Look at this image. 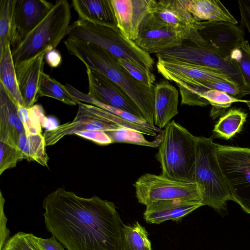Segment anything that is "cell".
<instances>
[{
  "label": "cell",
  "mask_w": 250,
  "mask_h": 250,
  "mask_svg": "<svg viewBox=\"0 0 250 250\" xmlns=\"http://www.w3.org/2000/svg\"><path fill=\"white\" fill-rule=\"evenodd\" d=\"M186 40L192 41L188 33L173 28L165 27L140 30L134 42L144 51L149 54H156L179 46Z\"/></svg>",
  "instance_id": "obj_18"
},
{
  "label": "cell",
  "mask_w": 250,
  "mask_h": 250,
  "mask_svg": "<svg viewBox=\"0 0 250 250\" xmlns=\"http://www.w3.org/2000/svg\"><path fill=\"white\" fill-rule=\"evenodd\" d=\"M38 96L52 98L71 105L78 104L80 102L71 94L66 86L44 72L41 78Z\"/></svg>",
  "instance_id": "obj_27"
},
{
  "label": "cell",
  "mask_w": 250,
  "mask_h": 250,
  "mask_svg": "<svg viewBox=\"0 0 250 250\" xmlns=\"http://www.w3.org/2000/svg\"><path fill=\"white\" fill-rule=\"evenodd\" d=\"M0 114V142L19 148V137L26 130L18 116V104L1 83Z\"/></svg>",
  "instance_id": "obj_19"
},
{
  "label": "cell",
  "mask_w": 250,
  "mask_h": 250,
  "mask_svg": "<svg viewBox=\"0 0 250 250\" xmlns=\"http://www.w3.org/2000/svg\"><path fill=\"white\" fill-rule=\"evenodd\" d=\"M66 36L98 45L117 59L126 60L143 70L151 71L154 63L149 53L125 37L117 27L78 19L70 25Z\"/></svg>",
  "instance_id": "obj_5"
},
{
  "label": "cell",
  "mask_w": 250,
  "mask_h": 250,
  "mask_svg": "<svg viewBox=\"0 0 250 250\" xmlns=\"http://www.w3.org/2000/svg\"><path fill=\"white\" fill-rule=\"evenodd\" d=\"M246 104L250 110V101L249 102H248Z\"/></svg>",
  "instance_id": "obj_42"
},
{
  "label": "cell",
  "mask_w": 250,
  "mask_h": 250,
  "mask_svg": "<svg viewBox=\"0 0 250 250\" xmlns=\"http://www.w3.org/2000/svg\"><path fill=\"white\" fill-rule=\"evenodd\" d=\"M83 138L90 140L101 145H107L113 143L111 138L102 131H83L75 133Z\"/></svg>",
  "instance_id": "obj_37"
},
{
  "label": "cell",
  "mask_w": 250,
  "mask_h": 250,
  "mask_svg": "<svg viewBox=\"0 0 250 250\" xmlns=\"http://www.w3.org/2000/svg\"><path fill=\"white\" fill-rule=\"evenodd\" d=\"M164 132L159 134L156 139L152 141L146 140L142 133L128 128H120L116 130L105 133L111 138L113 143H127L157 147H159L162 143Z\"/></svg>",
  "instance_id": "obj_29"
},
{
  "label": "cell",
  "mask_w": 250,
  "mask_h": 250,
  "mask_svg": "<svg viewBox=\"0 0 250 250\" xmlns=\"http://www.w3.org/2000/svg\"><path fill=\"white\" fill-rule=\"evenodd\" d=\"M53 5L45 0H13L10 46L36 27Z\"/></svg>",
  "instance_id": "obj_15"
},
{
  "label": "cell",
  "mask_w": 250,
  "mask_h": 250,
  "mask_svg": "<svg viewBox=\"0 0 250 250\" xmlns=\"http://www.w3.org/2000/svg\"><path fill=\"white\" fill-rule=\"evenodd\" d=\"M42 53L15 67L17 83L23 106L32 107L39 98L41 78L43 72L44 56Z\"/></svg>",
  "instance_id": "obj_17"
},
{
  "label": "cell",
  "mask_w": 250,
  "mask_h": 250,
  "mask_svg": "<svg viewBox=\"0 0 250 250\" xmlns=\"http://www.w3.org/2000/svg\"><path fill=\"white\" fill-rule=\"evenodd\" d=\"M18 114L28 134L41 133L42 125L40 121L43 122L45 118L42 106L36 104L28 108L18 105Z\"/></svg>",
  "instance_id": "obj_31"
},
{
  "label": "cell",
  "mask_w": 250,
  "mask_h": 250,
  "mask_svg": "<svg viewBox=\"0 0 250 250\" xmlns=\"http://www.w3.org/2000/svg\"><path fill=\"white\" fill-rule=\"evenodd\" d=\"M216 144L211 137L196 136L195 183L203 206L221 211L232 199L218 161Z\"/></svg>",
  "instance_id": "obj_6"
},
{
  "label": "cell",
  "mask_w": 250,
  "mask_h": 250,
  "mask_svg": "<svg viewBox=\"0 0 250 250\" xmlns=\"http://www.w3.org/2000/svg\"><path fill=\"white\" fill-rule=\"evenodd\" d=\"M134 186L138 202L145 206L159 201L175 199L202 202L195 183L176 181L161 174L145 173L137 179Z\"/></svg>",
  "instance_id": "obj_9"
},
{
  "label": "cell",
  "mask_w": 250,
  "mask_h": 250,
  "mask_svg": "<svg viewBox=\"0 0 250 250\" xmlns=\"http://www.w3.org/2000/svg\"><path fill=\"white\" fill-rule=\"evenodd\" d=\"M37 240L43 250H64L62 245L53 236L48 238L37 237Z\"/></svg>",
  "instance_id": "obj_40"
},
{
  "label": "cell",
  "mask_w": 250,
  "mask_h": 250,
  "mask_svg": "<svg viewBox=\"0 0 250 250\" xmlns=\"http://www.w3.org/2000/svg\"><path fill=\"white\" fill-rule=\"evenodd\" d=\"M44 60L47 63L53 68L58 67L62 62L61 54L56 49L48 51L45 54Z\"/></svg>",
  "instance_id": "obj_41"
},
{
  "label": "cell",
  "mask_w": 250,
  "mask_h": 250,
  "mask_svg": "<svg viewBox=\"0 0 250 250\" xmlns=\"http://www.w3.org/2000/svg\"><path fill=\"white\" fill-rule=\"evenodd\" d=\"M155 54L157 59L190 63L212 68L228 75L239 86L250 94L237 68L230 62L209 49L190 42Z\"/></svg>",
  "instance_id": "obj_11"
},
{
  "label": "cell",
  "mask_w": 250,
  "mask_h": 250,
  "mask_svg": "<svg viewBox=\"0 0 250 250\" xmlns=\"http://www.w3.org/2000/svg\"><path fill=\"white\" fill-rule=\"evenodd\" d=\"M155 0H111L117 27L128 39L138 37L141 23L153 11Z\"/></svg>",
  "instance_id": "obj_16"
},
{
  "label": "cell",
  "mask_w": 250,
  "mask_h": 250,
  "mask_svg": "<svg viewBox=\"0 0 250 250\" xmlns=\"http://www.w3.org/2000/svg\"><path fill=\"white\" fill-rule=\"evenodd\" d=\"M154 123L162 129L178 113L179 92L175 86L163 80L154 85Z\"/></svg>",
  "instance_id": "obj_21"
},
{
  "label": "cell",
  "mask_w": 250,
  "mask_h": 250,
  "mask_svg": "<svg viewBox=\"0 0 250 250\" xmlns=\"http://www.w3.org/2000/svg\"><path fill=\"white\" fill-rule=\"evenodd\" d=\"M247 114L240 108H232L223 114L214 125V137L229 140L240 132L246 121Z\"/></svg>",
  "instance_id": "obj_26"
},
{
  "label": "cell",
  "mask_w": 250,
  "mask_h": 250,
  "mask_svg": "<svg viewBox=\"0 0 250 250\" xmlns=\"http://www.w3.org/2000/svg\"><path fill=\"white\" fill-rule=\"evenodd\" d=\"M70 54L82 62L86 67L118 84L136 104L147 123L155 126L154 87L148 88L141 84L120 64L117 58L94 44L76 41L70 47Z\"/></svg>",
  "instance_id": "obj_2"
},
{
  "label": "cell",
  "mask_w": 250,
  "mask_h": 250,
  "mask_svg": "<svg viewBox=\"0 0 250 250\" xmlns=\"http://www.w3.org/2000/svg\"><path fill=\"white\" fill-rule=\"evenodd\" d=\"M0 174L7 169L15 167L17 164L24 159L21 151L17 148L0 142Z\"/></svg>",
  "instance_id": "obj_35"
},
{
  "label": "cell",
  "mask_w": 250,
  "mask_h": 250,
  "mask_svg": "<svg viewBox=\"0 0 250 250\" xmlns=\"http://www.w3.org/2000/svg\"><path fill=\"white\" fill-rule=\"evenodd\" d=\"M189 84L198 90L215 89L219 90L238 99H241L243 96L249 94L247 91L237 84L223 81L208 82L197 84Z\"/></svg>",
  "instance_id": "obj_34"
},
{
  "label": "cell",
  "mask_w": 250,
  "mask_h": 250,
  "mask_svg": "<svg viewBox=\"0 0 250 250\" xmlns=\"http://www.w3.org/2000/svg\"><path fill=\"white\" fill-rule=\"evenodd\" d=\"M117 60L120 64L129 75L141 84L148 88L154 86L156 77L151 71L143 70L126 60L119 59Z\"/></svg>",
  "instance_id": "obj_36"
},
{
  "label": "cell",
  "mask_w": 250,
  "mask_h": 250,
  "mask_svg": "<svg viewBox=\"0 0 250 250\" xmlns=\"http://www.w3.org/2000/svg\"><path fill=\"white\" fill-rule=\"evenodd\" d=\"M13 0H1L0 10V52L10 44Z\"/></svg>",
  "instance_id": "obj_32"
},
{
  "label": "cell",
  "mask_w": 250,
  "mask_h": 250,
  "mask_svg": "<svg viewBox=\"0 0 250 250\" xmlns=\"http://www.w3.org/2000/svg\"><path fill=\"white\" fill-rule=\"evenodd\" d=\"M72 5L80 20L117 27L111 0H73Z\"/></svg>",
  "instance_id": "obj_22"
},
{
  "label": "cell",
  "mask_w": 250,
  "mask_h": 250,
  "mask_svg": "<svg viewBox=\"0 0 250 250\" xmlns=\"http://www.w3.org/2000/svg\"><path fill=\"white\" fill-rule=\"evenodd\" d=\"M2 250H43L37 237L31 233L18 232L8 240Z\"/></svg>",
  "instance_id": "obj_33"
},
{
  "label": "cell",
  "mask_w": 250,
  "mask_h": 250,
  "mask_svg": "<svg viewBox=\"0 0 250 250\" xmlns=\"http://www.w3.org/2000/svg\"><path fill=\"white\" fill-rule=\"evenodd\" d=\"M123 231V250H152L147 232L138 222L124 224Z\"/></svg>",
  "instance_id": "obj_28"
},
{
  "label": "cell",
  "mask_w": 250,
  "mask_h": 250,
  "mask_svg": "<svg viewBox=\"0 0 250 250\" xmlns=\"http://www.w3.org/2000/svg\"><path fill=\"white\" fill-rule=\"evenodd\" d=\"M203 206L201 201L195 200L159 201L146 206L144 218L148 223L157 224L167 220H178Z\"/></svg>",
  "instance_id": "obj_20"
},
{
  "label": "cell",
  "mask_w": 250,
  "mask_h": 250,
  "mask_svg": "<svg viewBox=\"0 0 250 250\" xmlns=\"http://www.w3.org/2000/svg\"><path fill=\"white\" fill-rule=\"evenodd\" d=\"M0 83L18 105L23 106L10 44L0 52Z\"/></svg>",
  "instance_id": "obj_24"
},
{
  "label": "cell",
  "mask_w": 250,
  "mask_h": 250,
  "mask_svg": "<svg viewBox=\"0 0 250 250\" xmlns=\"http://www.w3.org/2000/svg\"><path fill=\"white\" fill-rule=\"evenodd\" d=\"M86 68L89 96L103 104L130 112L146 122L136 104L118 84L102 74Z\"/></svg>",
  "instance_id": "obj_12"
},
{
  "label": "cell",
  "mask_w": 250,
  "mask_h": 250,
  "mask_svg": "<svg viewBox=\"0 0 250 250\" xmlns=\"http://www.w3.org/2000/svg\"><path fill=\"white\" fill-rule=\"evenodd\" d=\"M188 11L199 21H224L236 24L237 21L218 0H183Z\"/></svg>",
  "instance_id": "obj_23"
},
{
  "label": "cell",
  "mask_w": 250,
  "mask_h": 250,
  "mask_svg": "<svg viewBox=\"0 0 250 250\" xmlns=\"http://www.w3.org/2000/svg\"><path fill=\"white\" fill-rule=\"evenodd\" d=\"M156 67L158 72L164 78L175 83H183L197 84L223 81L236 84L230 77L224 73L212 68L190 63L158 58Z\"/></svg>",
  "instance_id": "obj_13"
},
{
  "label": "cell",
  "mask_w": 250,
  "mask_h": 250,
  "mask_svg": "<svg viewBox=\"0 0 250 250\" xmlns=\"http://www.w3.org/2000/svg\"><path fill=\"white\" fill-rule=\"evenodd\" d=\"M79 108L72 122L60 125L46 131L43 136L46 146L57 143L67 135L83 131L108 132L120 128L138 131L150 135L152 130L144 126L126 121L116 115L97 106L80 102Z\"/></svg>",
  "instance_id": "obj_7"
},
{
  "label": "cell",
  "mask_w": 250,
  "mask_h": 250,
  "mask_svg": "<svg viewBox=\"0 0 250 250\" xmlns=\"http://www.w3.org/2000/svg\"><path fill=\"white\" fill-rule=\"evenodd\" d=\"M0 250H2L5 245L9 239L10 230L6 227L7 219L4 211L5 200L0 192Z\"/></svg>",
  "instance_id": "obj_38"
},
{
  "label": "cell",
  "mask_w": 250,
  "mask_h": 250,
  "mask_svg": "<svg viewBox=\"0 0 250 250\" xmlns=\"http://www.w3.org/2000/svg\"><path fill=\"white\" fill-rule=\"evenodd\" d=\"M216 144L218 161L232 201L250 214V148Z\"/></svg>",
  "instance_id": "obj_8"
},
{
  "label": "cell",
  "mask_w": 250,
  "mask_h": 250,
  "mask_svg": "<svg viewBox=\"0 0 250 250\" xmlns=\"http://www.w3.org/2000/svg\"><path fill=\"white\" fill-rule=\"evenodd\" d=\"M241 25L245 27L250 34V0H238L237 1Z\"/></svg>",
  "instance_id": "obj_39"
},
{
  "label": "cell",
  "mask_w": 250,
  "mask_h": 250,
  "mask_svg": "<svg viewBox=\"0 0 250 250\" xmlns=\"http://www.w3.org/2000/svg\"><path fill=\"white\" fill-rule=\"evenodd\" d=\"M227 60L237 68L246 86L250 91V46L249 42L245 40L234 48Z\"/></svg>",
  "instance_id": "obj_30"
},
{
  "label": "cell",
  "mask_w": 250,
  "mask_h": 250,
  "mask_svg": "<svg viewBox=\"0 0 250 250\" xmlns=\"http://www.w3.org/2000/svg\"><path fill=\"white\" fill-rule=\"evenodd\" d=\"M171 27L190 35L191 42L203 45L204 40L198 31L203 27L202 21L195 20L185 6L183 0H156L153 11L141 23L139 31Z\"/></svg>",
  "instance_id": "obj_10"
},
{
  "label": "cell",
  "mask_w": 250,
  "mask_h": 250,
  "mask_svg": "<svg viewBox=\"0 0 250 250\" xmlns=\"http://www.w3.org/2000/svg\"><path fill=\"white\" fill-rule=\"evenodd\" d=\"M46 146L44 136L41 133L30 134L25 131L18 140V146L24 159L35 161L44 167H47L48 161Z\"/></svg>",
  "instance_id": "obj_25"
},
{
  "label": "cell",
  "mask_w": 250,
  "mask_h": 250,
  "mask_svg": "<svg viewBox=\"0 0 250 250\" xmlns=\"http://www.w3.org/2000/svg\"><path fill=\"white\" fill-rule=\"evenodd\" d=\"M71 19L68 1H56L36 27L10 46L15 66L42 53L55 49L66 36Z\"/></svg>",
  "instance_id": "obj_3"
},
{
  "label": "cell",
  "mask_w": 250,
  "mask_h": 250,
  "mask_svg": "<svg viewBox=\"0 0 250 250\" xmlns=\"http://www.w3.org/2000/svg\"><path fill=\"white\" fill-rule=\"evenodd\" d=\"M42 206L47 230L67 250H123L124 224L114 203L60 188Z\"/></svg>",
  "instance_id": "obj_1"
},
{
  "label": "cell",
  "mask_w": 250,
  "mask_h": 250,
  "mask_svg": "<svg viewBox=\"0 0 250 250\" xmlns=\"http://www.w3.org/2000/svg\"><path fill=\"white\" fill-rule=\"evenodd\" d=\"M198 31L203 46L227 59L231 52L245 41L243 27L224 21H202Z\"/></svg>",
  "instance_id": "obj_14"
},
{
  "label": "cell",
  "mask_w": 250,
  "mask_h": 250,
  "mask_svg": "<svg viewBox=\"0 0 250 250\" xmlns=\"http://www.w3.org/2000/svg\"><path fill=\"white\" fill-rule=\"evenodd\" d=\"M195 139L174 120L166 126L157 154L161 175L176 181L195 183Z\"/></svg>",
  "instance_id": "obj_4"
}]
</instances>
